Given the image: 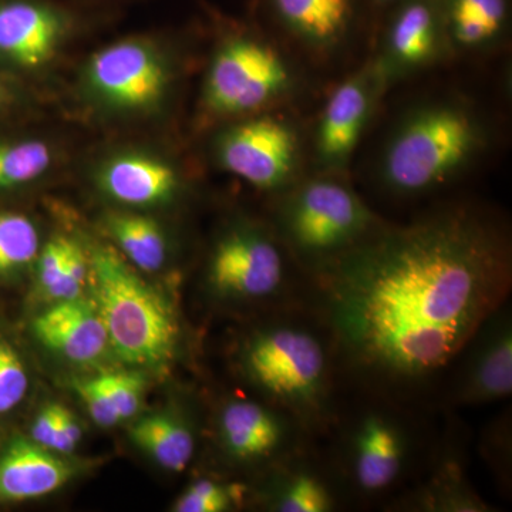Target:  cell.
Listing matches in <instances>:
<instances>
[{
    "instance_id": "obj_1",
    "label": "cell",
    "mask_w": 512,
    "mask_h": 512,
    "mask_svg": "<svg viewBox=\"0 0 512 512\" xmlns=\"http://www.w3.org/2000/svg\"><path fill=\"white\" fill-rule=\"evenodd\" d=\"M309 281L339 370L366 392L407 400L448 372L507 302L510 235L493 212L444 205L387 222Z\"/></svg>"
},
{
    "instance_id": "obj_2",
    "label": "cell",
    "mask_w": 512,
    "mask_h": 512,
    "mask_svg": "<svg viewBox=\"0 0 512 512\" xmlns=\"http://www.w3.org/2000/svg\"><path fill=\"white\" fill-rule=\"evenodd\" d=\"M238 363L265 402L291 414L311 436L329 433L338 416V356L330 330L305 302L252 330Z\"/></svg>"
},
{
    "instance_id": "obj_3",
    "label": "cell",
    "mask_w": 512,
    "mask_h": 512,
    "mask_svg": "<svg viewBox=\"0 0 512 512\" xmlns=\"http://www.w3.org/2000/svg\"><path fill=\"white\" fill-rule=\"evenodd\" d=\"M490 143V126L473 104L426 101L397 121L384 144L377 177L394 197L430 194L466 174Z\"/></svg>"
},
{
    "instance_id": "obj_4",
    "label": "cell",
    "mask_w": 512,
    "mask_h": 512,
    "mask_svg": "<svg viewBox=\"0 0 512 512\" xmlns=\"http://www.w3.org/2000/svg\"><path fill=\"white\" fill-rule=\"evenodd\" d=\"M366 393L369 399L357 409L339 410L329 430L335 431L329 460L349 501L387 504L416 470L421 436L404 400Z\"/></svg>"
},
{
    "instance_id": "obj_5",
    "label": "cell",
    "mask_w": 512,
    "mask_h": 512,
    "mask_svg": "<svg viewBox=\"0 0 512 512\" xmlns=\"http://www.w3.org/2000/svg\"><path fill=\"white\" fill-rule=\"evenodd\" d=\"M386 224L333 174L299 178L279 194L275 207L276 237L308 279Z\"/></svg>"
},
{
    "instance_id": "obj_6",
    "label": "cell",
    "mask_w": 512,
    "mask_h": 512,
    "mask_svg": "<svg viewBox=\"0 0 512 512\" xmlns=\"http://www.w3.org/2000/svg\"><path fill=\"white\" fill-rule=\"evenodd\" d=\"M89 268L94 303L116 355L128 365L167 366L180 339L171 303L111 248L94 249Z\"/></svg>"
},
{
    "instance_id": "obj_7",
    "label": "cell",
    "mask_w": 512,
    "mask_h": 512,
    "mask_svg": "<svg viewBox=\"0 0 512 512\" xmlns=\"http://www.w3.org/2000/svg\"><path fill=\"white\" fill-rule=\"evenodd\" d=\"M292 265L295 262L274 228L238 221L215 241L205 269V285L222 303L291 305L302 302Z\"/></svg>"
},
{
    "instance_id": "obj_8",
    "label": "cell",
    "mask_w": 512,
    "mask_h": 512,
    "mask_svg": "<svg viewBox=\"0 0 512 512\" xmlns=\"http://www.w3.org/2000/svg\"><path fill=\"white\" fill-rule=\"evenodd\" d=\"M299 76L278 47L251 35L229 36L215 50L204 83V103L218 116H252L291 99Z\"/></svg>"
},
{
    "instance_id": "obj_9",
    "label": "cell",
    "mask_w": 512,
    "mask_h": 512,
    "mask_svg": "<svg viewBox=\"0 0 512 512\" xmlns=\"http://www.w3.org/2000/svg\"><path fill=\"white\" fill-rule=\"evenodd\" d=\"M215 156L224 170L261 191L281 194L302 178L301 133L278 114H252L225 128Z\"/></svg>"
},
{
    "instance_id": "obj_10",
    "label": "cell",
    "mask_w": 512,
    "mask_h": 512,
    "mask_svg": "<svg viewBox=\"0 0 512 512\" xmlns=\"http://www.w3.org/2000/svg\"><path fill=\"white\" fill-rule=\"evenodd\" d=\"M84 82L94 100L107 109L140 113L167 96L171 69L146 39H126L104 47L87 63Z\"/></svg>"
},
{
    "instance_id": "obj_11",
    "label": "cell",
    "mask_w": 512,
    "mask_h": 512,
    "mask_svg": "<svg viewBox=\"0 0 512 512\" xmlns=\"http://www.w3.org/2000/svg\"><path fill=\"white\" fill-rule=\"evenodd\" d=\"M215 429L229 461L265 470L313 439L295 417L265 400H228L217 414Z\"/></svg>"
},
{
    "instance_id": "obj_12",
    "label": "cell",
    "mask_w": 512,
    "mask_h": 512,
    "mask_svg": "<svg viewBox=\"0 0 512 512\" xmlns=\"http://www.w3.org/2000/svg\"><path fill=\"white\" fill-rule=\"evenodd\" d=\"M446 394L448 407L484 406L512 392V312L503 303L478 326L461 350Z\"/></svg>"
},
{
    "instance_id": "obj_13",
    "label": "cell",
    "mask_w": 512,
    "mask_h": 512,
    "mask_svg": "<svg viewBox=\"0 0 512 512\" xmlns=\"http://www.w3.org/2000/svg\"><path fill=\"white\" fill-rule=\"evenodd\" d=\"M383 94L372 62L363 64L333 90L313 137V156L320 174L340 175L349 167Z\"/></svg>"
},
{
    "instance_id": "obj_14",
    "label": "cell",
    "mask_w": 512,
    "mask_h": 512,
    "mask_svg": "<svg viewBox=\"0 0 512 512\" xmlns=\"http://www.w3.org/2000/svg\"><path fill=\"white\" fill-rule=\"evenodd\" d=\"M450 56L441 8L434 0H406L384 33L373 70L384 93Z\"/></svg>"
},
{
    "instance_id": "obj_15",
    "label": "cell",
    "mask_w": 512,
    "mask_h": 512,
    "mask_svg": "<svg viewBox=\"0 0 512 512\" xmlns=\"http://www.w3.org/2000/svg\"><path fill=\"white\" fill-rule=\"evenodd\" d=\"M259 497L268 511L336 512L349 503L330 460L303 446L266 468Z\"/></svg>"
},
{
    "instance_id": "obj_16",
    "label": "cell",
    "mask_w": 512,
    "mask_h": 512,
    "mask_svg": "<svg viewBox=\"0 0 512 512\" xmlns=\"http://www.w3.org/2000/svg\"><path fill=\"white\" fill-rule=\"evenodd\" d=\"M72 20L49 0H0V59L39 69L56 55Z\"/></svg>"
},
{
    "instance_id": "obj_17",
    "label": "cell",
    "mask_w": 512,
    "mask_h": 512,
    "mask_svg": "<svg viewBox=\"0 0 512 512\" xmlns=\"http://www.w3.org/2000/svg\"><path fill=\"white\" fill-rule=\"evenodd\" d=\"M40 343L76 363L99 359L110 346L96 303L73 298L59 301L33 322Z\"/></svg>"
},
{
    "instance_id": "obj_18",
    "label": "cell",
    "mask_w": 512,
    "mask_h": 512,
    "mask_svg": "<svg viewBox=\"0 0 512 512\" xmlns=\"http://www.w3.org/2000/svg\"><path fill=\"white\" fill-rule=\"evenodd\" d=\"M276 18L313 56L336 55L355 25L353 0H271Z\"/></svg>"
},
{
    "instance_id": "obj_19",
    "label": "cell",
    "mask_w": 512,
    "mask_h": 512,
    "mask_svg": "<svg viewBox=\"0 0 512 512\" xmlns=\"http://www.w3.org/2000/svg\"><path fill=\"white\" fill-rule=\"evenodd\" d=\"M392 511L488 512L493 511L474 490L463 467V457L453 451L437 456L430 473L386 504Z\"/></svg>"
},
{
    "instance_id": "obj_20",
    "label": "cell",
    "mask_w": 512,
    "mask_h": 512,
    "mask_svg": "<svg viewBox=\"0 0 512 512\" xmlns=\"http://www.w3.org/2000/svg\"><path fill=\"white\" fill-rule=\"evenodd\" d=\"M74 468L35 441H10L0 456V500L26 501L55 493L73 477Z\"/></svg>"
},
{
    "instance_id": "obj_21",
    "label": "cell",
    "mask_w": 512,
    "mask_h": 512,
    "mask_svg": "<svg viewBox=\"0 0 512 512\" xmlns=\"http://www.w3.org/2000/svg\"><path fill=\"white\" fill-rule=\"evenodd\" d=\"M97 181L113 200L133 207H151L173 200L180 187L177 171L170 164L137 153L110 158L100 168Z\"/></svg>"
},
{
    "instance_id": "obj_22",
    "label": "cell",
    "mask_w": 512,
    "mask_h": 512,
    "mask_svg": "<svg viewBox=\"0 0 512 512\" xmlns=\"http://www.w3.org/2000/svg\"><path fill=\"white\" fill-rule=\"evenodd\" d=\"M448 52L483 55L500 45L508 28L507 0H446L441 6Z\"/></svg>"
},
{
    "instance_id": "obj_23",
    "label": "cell",
    "mask_w": 512,
    "mask_h": 512,
    "mask_svg": "<svg viewBox=\"0 0 512 512\" xmlns=\"http://www.w3.org/2000/svg\"><path fill=\"white\" fill-rule=\"evenodd\" d=\"M130 437L140 450L173 473H181L194 457L195 433L188 421L174 414H151L130 429Z\"/></svg>"
},
{
    "instance_id": "obj_24",
    "label": "cell",
    "mask_w": 512,
    "mask_h": 512,
    "mask_svg": "<svg viewBox=\"0 0 512 512\" xmlns=\"http://www.w3.org/2000/svg\"><path fill=\"white\" fill-rule=\"evenodd\" d=\"M109 231L137 268L156 272L164 265L167 241L156 221L141 215H113L109 218Z\"/></svg>"
},
{
    "instance_id": "obj_25",
    "label": "cell",
    "mask_w": 512,
    "mask_h": 512,
    "mask_svg": "<svg viewBox=\"0 0 512 512\" xmlns=\"http://www.w3.org/2000/svg\"><path fill=\"white\" fill-rule=\"evenodd\" d=\"M50 147L35 138L0 141V191L32 183L52 165Z\"/></svg>"
},
{
    "instance_id": "obj_26",
    "label": "cell",
    "mask_w": 512,
    "mask_h": 512,
    "mask_svg": "<svg viewBox=\"0 0 512 512\" xmlns=\"http://www.w3.org/2000/svg\"><path fill=\"white\" fill-rule=\"evenodd\" d=\"M39 251V234L25 215L0 214V272L29 264Z\"/></svg>"
},
{
    "instance_id": "obj_27",
    "label": "cell",
    "mask_w": 512,
    "mask_h": 512,
    "mask_svg": "<svg viewBox=\"0 0 512 512\" xmlns=\"http://www.w3.org/2000/svg\"><path fill=\"white\" fill-rule=\"evenodd\" d=\"M245 487L227 484L214 478H198L184 491L174 505L178 512H224L244 500Z\"/></svg>"
},
{
    "instance_id": "obj_28",
    "label": "cell",
    "mask_w": 512,
    "mask_h": 512,
    "mask_svg": "<svg viewBox=\"0 0 512 512\" xmlns=\"http://www.w3.org/2000/svg\"><path fill=\"white\" fill-rule=\"evenodd\" d=\"M25 366L9 343L0 340V413L18 406L28 392Z\"/></svg>"
},
{
    "instance_id": "obj_29",
    "label": "cell",
    "mask_w": 512,
    "mask_h": 512,
    "mask_svg": "<svg viewBox=\"0 0 512 512\" xmlns=\"http://www.w3.org/2000/svg\"><path fill=\"white\" fill-rule=\"evenodd\" d=\"M111 403L116 407L120 420H127L137 413L143 399L144 379L137 373H111L100 376Z\"/></svg>"
},
{
    "instance_id": "obj_30",
    "label": "cell",
    "mask_w": 512,
    "mask_h": 512,
    "mask_svg": "<svg viewBox=\"0 0 512 512\" xmlns=\"http://www.w3.org/2000/svg\"><path fill=\"white\" fill-rule=\"evenodd\" d=\"M72 242V239L57 237L47 242L45 248L40 252L37 271H39L40 286L47 293V296L62 279Z\"/></svg>"
},
{
    "instance_id": "obj_31",
    "label": "cell",
    "mask_w": 512,
    "mask_h": 512,
    "mask_svg": "<svg viewBox=\"0 0 512 512\" xmlns=\"http://www.w3.org/2000/svg\"><path fill=\"white\" fill-rule=\"evenodd\" d=\"M76 390L86 403L90 416L101 427H113L120 423L116 407L111 403L106 387L100 377L76 383Z\"/></svg>"
},
{
    "instance_id": "obj_32",
    "label": "cell",
    "mask_w": 512,
    "mask_h": 512,
    "mask_svg": "<svg viewBox=\"0 0 512 512\" xmlns=\"http://www.w3.org/2000/svg\"><path fill=\"white\" fill-rule=\"evenodd\" d=\"M87 274H89V261H87L83 249L73 241L62 279H60L56 288L50 292L49 298L56 299V301L79 298Z\"/></svg>"
},
{
    "instance_id": "obj_33",
    "label": "cell",
    "mask_w": 512,
    "mask_h": 512,
    "mask_svg": "<svg viewBox=\"0 0 512 512\" xmlns=\"http://www.w3.org/2000/svg\"><path fill=\"white\" fill-rule=\"evenodd\" d=\"M80 440H82V429H80L74 414L63 406L59 421H57L52 450L57 453H72Z\"/></svg>"
},
{
    "instance_id": "obj_34",
    "label": "cell",
    "mask_w": 512,
    "mask_h": 512,
    "mask_svg": "<svg viewBox=\"0 0 512 512\" xmlns=\"http://www.w3.org/2000/svg\"><path fill=\"white\" fill-rule=\"evenodd\" d=\"M62 407V404L50 403L37 414L32 426V440L39 446L52 450L53 437H55Z\"/></svg>"
},
{
    "instance_id": "obj_35",
    "label": "cell",
    "mask_w": 512,
    "mask_h": 512,
    "mask_svg": "<svg viewBox=\"0 0 512 512\" xmlns=\"http://www.w3.org/2000/svg\"><path fill=\"white\" fill-rule=\"evenodd\" d=\"M10 103V92L6 84L0 80V111L5 110Z\"/></svg>"
},
{
    "instance_id": "obj_36",
    "label": "cell",
    "mask_w": 512,
    "mask_h": 512,
    "mask_svg": "<svg viewBox=\"0 0 512 512\" xmlns=\"http://www.w3.org/2000/svg\"><path fill=\"white\" fill-rule=\"evenodd\" d=\"M379 2H384V3H386V2H393V0H379Z\"/></svg>"
}]
</instances>
